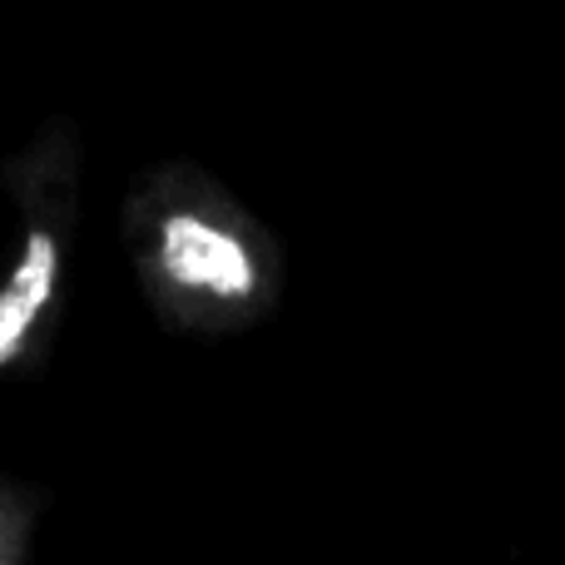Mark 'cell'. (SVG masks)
Returning a JSON list of instances; mask_svg holds the SVG:
<instances>
[{
	"instance_id": "1",
	"label": "cell",
	"mask_w": 565,
	"mask_h": 565,
	"mask_svg": "<svg viewBox=\"0 0 565 565\" xmlns=\"http://www.w3.org/2000/svg\"><path fill=\"white\" fill-rule=\"evenodd\" d=\"M164 274L184 288H204L218 298H248L254 292V258L234 234L204 224L194 214H174L164 224Z\"/></svg>"
},
{
	"instance_id": "2",
	"label": "cell",
	"mask_w": 565,
	"mask_h": 565,
	"mask_svg": "<svg viewBox=\"0 0 565 565\" xmlns=\"http://www.w3.org/2000/svg\"><path fill=\"white\" fill-rule=\"evenodd\" d=\"M50 288H55V238L30 234L15 278L0 288V367H6V362L15 358V348L25 342L30 322H35L40 308L50 302Z\"/></svg>"
}]
</instances>
